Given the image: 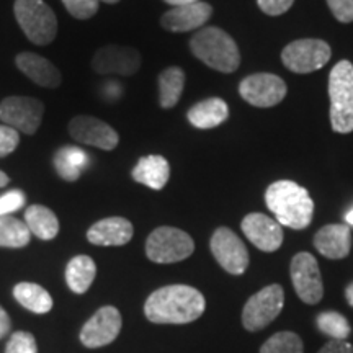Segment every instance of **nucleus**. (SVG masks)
<instances>
[{"instance_id":"nucleus-1","label":"nucleus","mask_w":353,"mask_h":353,"mask_svg":"<svg viewBox=\"0 0 353 353\" xmlns=\"http://www.w3.org/2000/svg\"><path fill=\"white\" fill-rule=\"evenodd\" d=\"M205 296L188 285H169L154 291L144 304V314L154 324H188L205 312Z\"/></svg>"},{"instance_id":"nucleus-2","label":"nucleus","mask_w":353,"mask_h":353,"mask_svg":"<svg viewBox=\"0 0 353 353\" xmlns=\"http://www.w3.org/2000/svg\"><path fill=\"white\" fill-rule=\"evenodd\" d=\"M267 208L281 226L306 229L314 216V201L309 192L293 180H278L265 192Z\"/></svg>"},{"instance_id":"nucleus-3","label":"nucleus","mask_w":353,"mask_h":353,"mask_svg":"<svg viewBox=\"0 0 353 353\" xmlns=\"http://www.w3.org/2000/svg\"><path fill=\"white\" fill-rule=\"evenodd\" d=\"M190 50L203 64L223 74L236 72L241 65L239 48L231 34L218 26L198 30L190 39Z\"/></svg>"},{"instance_id":"nucleus-4","label":"nucleus","mask_w":353,"mask_h":353,"mask_svg":"<svg viewBox=\"0 0 353 353\" xmlns=\"http://www.w3.org/2000/svg\"><path fill=\"white\" fill-rule=\"evenodd\" d=\"M330 125L335 132L348 134L353 131V64L342 59L329 76Z\"/></svg>"},{"instance_id":"nucleus-5","label":"nucleus","mask_w":353,"mask_h":353,"mask_svg":"<svg viewBox=\"0 0 353 353\" xmlns=\"http://www.w3.org/2000/svg\"><path fill=\"white\" fill-rule=\"evenodd\" d=\"M15 19L21 32L33 44L46 46L57 34V19L51 7L43 0H15Z\"/></svg>"},{"instance_id":"nucleus-6","label":"nucleus","mask_w":353,"mask_h":353,"mask_svg":"<svg viewBox=\"0 0 353 353\" xmlns=\"http://www.w3.org/2000/svg\"><path fill=\"white\" fill-rule=\"evenodd\" d=\"M195 250L190 234L182 229L162 226L154 229L145 241V255L154 263H175L188 259Z\"/></svg>"},{"instance_id":"nucleus-7","label":"nucleus","mask_w":353,"mask_h":353,"mask_svg":"<svg viewBox=\"0 0 353 353\" xmlns=\"http://www.w3.org/2000/svg\"><path fill=\"white\" fill-rule=\"evenodd\" d=\"M332 51L322 39L306 38L286 44L281 51L285 68L294 74H311L329 63Z\"/></svg>"},{"instance_id":"nucleus-8","label":"nucleus","mask_w":353,"mask_h":353,"mask_svg":"<svg viewBox=\"0 0 353 353\" xmlns=\"http://www.w3.org/2000/svg\"><path fill=\"white\" fill-rule=\"evenodd\" d=\"M285 304V291L280 285H268L249 298L242 311V324L249 332L267 327L280 316Z\"/></svg>"},{"instance_id":"nucleus-9","label":"nucleus","mask_w":353,"mask_h":353,"mask_svg":"<svg viewBox=\"0 0 353 353\" xmlns=\"http://www.w3.org/2000/svg\"><path fill=\"white\" fill-rule=\"evenodd\" d=\"M44 105L32 97H7L0 103V120L13 130L34 134L41 126Z\"/></svg>"},{"instance_id":"nucleus-10","label":"nucleus","mask_w":353,"mask_h":353,"mask_svg":"<svg viewBox=\"0 0 353 353\" xmlns=\"http://www.w3.org/2000/svg\"><path fill=\"white\" fill-rule=\"evenodd\" d=\"M286 87L285 81L275 74L260 72L242 79L239 83V94L249 105L259 108H270L285 100Z\"/></svg>"},{"instance_id":"nucleus-11","label":"nucleus","mask_w":353,"mask_h":353,"mask_svg":"<svg viewBox=\"0 0 353 353\" xmlns=\"http://www.w3.org/2000/svg\"><path fill=\"white\" fill-rule=\"evenodd\" d=\"M210 249L216 262L231 275H242L249 267V250L236 232L229 228H218L211 237Z\"/></svg>"},{"instance_id":"nucleus-12","label":"nucleus","mask_w":353,"mask_h":353,"mask_svg":"<svg viewBox=\"0 0 353 353\" xmlns=\"http://www.w3.org/2000/svg\"><path fill=\"white\" fill-rule=\"evenodd\" d=\"M291 281L298 298L306 304H317L324 296L319 263L309 252H299L291 260Z\"/></svg>"},{"instance_id":"nucleus-13","label":"nucleus","mask_w":353,"mask_h":353,"mask_svg":"<svg viewBox=\"0 0 353 353\" xmlns=\"http://www.w3.org/2000/svg\"><path fill=\"white\" fill-rule=\"evenodd\" d=\"M143 64L139 51L132 46H120L108 44L100 48L92 59V69L99 74H120V76H132Z\"/></svg>"},{"instance_id":"nucleus-14","label":"nucleus","mask_w":353,"mask_h":353,"mask_svg":"<svg viewBox=\"0 0 353 353\" xmlns=\"http://www.w3.org/2000/svg\"><path fill=\"white\" fill-rule=\"evenodd\" d=\"M69 134L77 143L94 145L103 151H113L120 144V136L108 123L95 117H88V114H79L74 120H70Z\"/></svg>"},{"instance_id":"nucleus-15","label":"nucleus","mask_w":353,"mask_h":353,"mask_svg":"<svg viewBox=\"0 0 353 353\" xmlns=\"http://www.w3.org/2000/svg\"><path fill=\"white\" fill-rule=\"evenodd\" d=\"M121 330V314L117 307L103 306L85 322L81 330V342L88 348L112 343Z\"/></svg>"},{"instance_id":"nucleus-16","label":"nucleus","mask_w":353,"mask_h":353,"mask_svg":"<svg viewBox=\"0 0 353 353\" xmlns=\"http://www.w3.org/2000/svg\"><path fill=\"white\" fill-rule=\"evenodd\" d=\"M242 232L262 252H275L283 244V229L276 219L262 213H250L242 219Z\"/></svg>"},{"instance_id":"nucleus-17","label":"nucleus","mask_w":353,"mask_h":353,"mask_svg":"<svg viewBox=\"0 0 353 353\" xmlns=\"http://www.w3.org/2000/svg\"><path fill=\"white\" fill-rule=\"evenodd\" d=\"M213 15V7L206 2H195L190 6L174 7L164 13L161 25L167 32L185 33L201 28Z\"/></svg>"},{"instance_id":"nucleus-18","label":"nucleus","mask_w":353,"mask_h":353,"mask_svg":"<svg viewBox=\"0 0 353 353\" xmlns=\"http://www.w3.org/2000/svg\"><path fill=\"white\" fill-rule=\"evenodd\" d=\"M314 247L325 259L341 260L350 254L352 231L347 224H327L314 236Z\"/></svg>"},{"instance_id":"nucleus-19","label":"nucleus","mask_w":353,"mask_h":353,"mask_svg":"<svg viewBox=\"0 0 353 353\" xmlns=\"http://www.w3.org/2000/svg\"><path fill=\"white\" fill-rule=\"evenodd\" d=\"M132 234H134V228L130 221L121 216H113V218H105L95 223L87 231V239L95 245L120 247L132 239Z\"/></svg>"},{"instance_id":"nucleus-20","label":"nucleus","mask_w":353,"mask_h":353,"mask_svg":"<svg viewBox=\"0 0 353 353\" xmlns=\"http://www.w3.org/2000/svg\"><path fill=\"white\" fill-rule=\"evenodd\" d=\"M15 64L21 74H25L30 81L38 83L39 87L57 88L63 82L59 69L51 61L37 54V52H20L15 57Z\"/></svg>"},{"instance_id":"nucleus-21","label":"nucleus","mask_w":353,"mask_h":353,"mask_svg":"<svg viewBox=\"0 0 353 353\" xmlns=\"http://www.w3.org/2000/svg\"><path fill=\"white\" fill-rule=\"evenodd\" d=\"M132 180L152 190H162L170 179V164L164 156L141 157L131 172Z\"/></svg>"},{"instance_id":"nucleus-22","label":"nucleus","mask_w":353,"mask_h":353,"mask_svg":"<svg viewBox=\"0 0 353 353\" xmlns=\"http://www.w3.org/2000/svg\"><path fill=\"white\" fill-rule=\"evenodd\" d=\"M228 103L218 97L198 101L187 113L188 121L198 130H213V128L223 125L228 120Z\"/></svg>"},{"instance_id":"nucleus-23","label":"nucleus","mask_w":353,"mask_h":353,"mask_svg":"<svg viewBox=\"0 0 353 353\" xmlns=\"http://www.w3.org/2000/svg\"><path fill=\"white\" fill-rule=\"evenodd\" d=\"M57 175L68 182H76L83 170L90 164V157L85 151L76 145H64L52 157Z\"/></svg>"},{"instance_id":"nucleus-24","label":"nucleus","mask_w":353,"mask_h":353,"mask_svg":"<svg viewBox=\"0 0 353 353\" xmlns=\"http://www.w3.org/2000/svg\"><path fill=\"white\" fill-rule=\"evenodd\" d=\"M25 224L30 232L41 241L54 239L59 232V221L50 208L43 205H32L25 211Z\"/></svg>"},{"instance_id":"nucleus-25","label":"nucleus","mask_w":353,"mask_h":353,"mask_svg":"<svg viewBox=\"0 0 353 353\" xmlns=\"http://www.w3.org/2000/svg\"><path fill=\"white\" fill-rule=\"evenodd\" d=\"M97 275V265L88 255H77L65 267V281L74 293L82 294L90 288Z\"/></svg>"},{"instance_id":"nucleus-26","label":"nucleus","mask_w":353,"mask_h":353,"mask_svg":"<svg viewBox=\"0 0 353 353\" xmlns=\"http://www.w3.org/2000/svg\"><path fill=\"white\" fill-rule=\"evenodd\" d=\"M13 296L19 301L21 306L28 309V311L34 312V314H46L52 307V298L43 286L37 283H23L15 285L13 288Z\"/></svg>"},{"instance_id":"nucleus-27","label":"nucleus","mask_w":353,"mask_h":353,"mask_svg":"<svg viewBox=\"0 0 353 353\" xmlns=\"http://www.w3.org/2000/svg\"><path fill=\"white\" fill-rule=\"evenodd\" d=\"M185 72L176 65L167 68L159 76V103L162 108H174L183 94Z\"/></svg>"},{"instance_id":"nucleus-28","label":"nucleus","mask_w":353,"mask_h":353,"mask_svg":"<svg viewBox=\"0 0 353 353\" xmlns=\"http://www.w3.org/2000/svg\"><path fill=\"white\" fill-rule=\"evenodd\" d=\"M32 232L23 221L13 216H0V247L8 249H21L28 245Z\"/></svg>"},{"instance_id":"nucleus-29","label":"nucleus","mask_w":353,"mask_h":353,"mask_svg":"<svg viewBox=\"0 0 353 353\" xmlns=\"http://www.w3.org/2000/svg\"><path fill=\"white\" fill-rule=\"evenodd\" d=\"M317 329L322 334L327 335L332 341H347L348 335L352 332L350 324L345 319V316H342L341 312L335 311H324L316 317Z\"/></svg>"},{"instance_id":"nucleus-30","label":"nucleus","mask_w":353,"mask_h":353,"mask_svg":"<svg viewBox=\"0 0 353 353\" xmlns=\"http://www.w3.org/2000/svg\"><path fill=\"white\" fill-rule=\"evenodd\" d=\"M260 353H303V341L294 332H278L263 343Z\"/></svg>"},{"instance_id":"nucleus-31","label":"nucleus","mask_w":353,"mask_h":353,"mask_svg":"<svg viewBox=\"0 0 353 353\" xmlns=\"http://www.w3.org/2000/svg\"><path fill=\"white\" fill-rule=\"evenodd\" d=\"M64 7L74 19L88 20L99 12V0H63Z\"/></svg>"},{"instance_id":"nucleus-32","label":"nucleus","mask_w":353,"mask_h":353,"mask_svg":"<svg viewBox=\"0 0 353 353\" xmlns=\"http://www.w3.org/2000/svg\"><path fill=\"white\" fill-rule=\"evenodd\" d=\"M6 353H38L37 341L30 332H15L7 343Z\"/></svg>"},{"instance_id":"nucleus-33","label":"nucleus","mask_w":353,"mask_h":353,"mask_svg":"<svg viewBox=\"0 0 353 353\" xmlns=\"http://www.w3.org/2000/svg\"><path fill=\"white\" fill-rule=\"evenodd\" d=\"M26 196L21 190H10L0 196V216H10L15 211L23 208Z\"/></svg>"},{"instance_id":"nucleus-34","label":"nucleus","mask_w":353,"mask_h":353,"mask_svg":"<svg viewBox=\"0 0 353 353\" xmlns=\"http://www.w3.org/2000/svg\"><path fill=\"white\" fill-rule=\"evenodd\" d=\"M20 143L19 131L7 125H0V157H6L17 149Z\"/></svg>"},{"instance_id":"nucleus-35","label":"nucleus","mask_w":353,"mask_h":353,"mask_svg":"<svg viewBox=\"0 0 353 353\" xmlns=\"http://www.w3.org/2000/svg\"><path fill=\"white\" fill-rule=\"evenodd\" d=\"M335 17L341 23H352L353 21V0H325Z\"/></svg>"},{"instance_id":"nucleus-36","label":"nucleus","mask_w":353,"mask_h":353,"mask_svg":"<svg viewBox=\"0 0 353 353\" xmlns=\"http://www.w3.org/2000/svg\"><path fill=\"white\" fill-rule=\"evenodd\" d=\"M257 3L263 13L270 17H278L288 12L294 3V0H257Z\"/></svg>"},{"instance_id":"nucleus-37","label":"nucleus","mask_w":353,"mask_h":353,"mask_svg":"<svg viewBox=\"0 0 353 353\" xmlns=\"http://www.w3.org/2000/svg\"><path fill=\"white\" fill-rule=\"evenodd\" d=\"M317 353H353V345L347 341H329Z\"/></svg>"},{"instance_id":"nucleus-38","label":"nucleus","mask_w":353,"mask_h":353,"mask_svg":"<svg viewBox=\"0 0 353 353\" xmlns=\"http://www.w3.org/2000/svg\"><path fill=\"white\" fill-rule=\"evenodd\" d=\"M10 330V317L6 312V309L0 306V339L6 337Z\"/></svg>"},{"instance_id":"nucleus-39","label":"nucleus","mask_w":353,"mask_h":353,"mask_svg":"<svg viewBox=\"0 0 353 353\" xmlns=\"http://www.w3.org/2000/svg\"><path fill=\"white\" fill-rule=\"evenodd\" d=\"M165 3H169L172 7H182V6H190V3L200 2V0H164Z\"/></svg>"},{"instance_id":"nucleus-40","label":"nucleus","mask_w":353,"mask_h":353,"mask_svg":"<svg viewBox=\"0 0 353 353\" xmlns=\"http://www.w3.org/2000/svg\"><path fill=\"white\" fill-rule=\"evenodd\" d=\"M345 298H347L348 304H350V306L353 307V281H352L350 285L347 286V290H345Z\"/></svg>"},{"instance_id":"nucleus-41","label":"nucleus","mask_w":353,"mask_h":353,"mask_svg":"<svg viewBox=\"0 0 353 353\" xmlns=\"http://www.w3.org/2000/svg\"><path fill=\"white\" fill-rule=\"evenodd\" d=\"M8 183H10V179H8V175L6 174V172L0 170V188L7 187Z\"/></svg>"},{"instance_id":"nucleus-42","label":"nucleus","mask_w":353,"mask_h":353,"mask_svg":"<svg viewBox=\"0 0 353 353\" xmlns=\"http://www.w3.org/2000/svg\"><path fill=\"white\" fill-rule=\"evenodd\" d=\"M345 221H347V226H353V208L345 214Z\"/></svg>"},{"instance_id":"nucleus-43","label":"nucleus","mask_w":353,"mask_h":353,"mask_svg":"<svg viewBox=\"0 0 353 353\" xmlns=\"http://www.w3.org/2000/svg\"><path fill=\"white\" fill-rule=\"evenodd\" d=\"M99 2H105V3H118L120 0H99Z\"/></svg>"}]
</instances>
